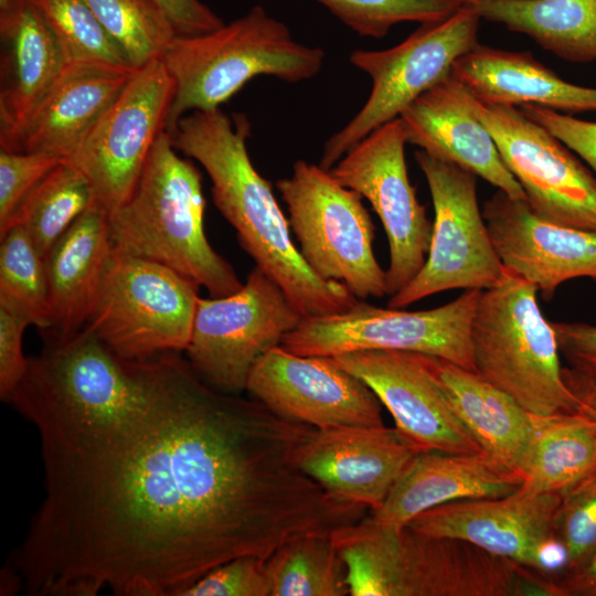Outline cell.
<instances>
[{"mask_svg": "<svg viewBox=\"0 0 596 596\" xmlns=\"http://www.w3.org/2000/svg\"><path fill=\"white\" fill-rule=\"evenodd\" d=\"M157 356L147 405L94 427H35L44 498L6 568L32 596H182L212 568L353 524L295 464L315 428Z\"/></svg>", "mask_w": 596, "mask_h": 596, "instance_id": "6da1fadb", "label": "cell"}, {"mask_svg": "<svg viewBox=\"0 0 596 596\" xmlns=\"http://www.w3.org/2000/svg\"><path fill=\"white\" fill-rule=\"evenodd\" d=\"M249 128L243 114L230 117L216 108L185 114L167 132L178 151L207 172L213 202L235 228L241 246L304 318L349 310L360 299L343 284L319 277L295 245L272 183L249 159Z\"/></svg>", "mask_w": 596, "mask_h": 596, "instance_id": "7a4b0ae2", "label": "cell"}, {"mask_svg": "<svg viewBox=\"0 0 596 596\" xmlns=\"http://www.w3.org/2000/svg\"><path fill=\"white\" fill-rule=\"evenodd\" d=\"M351 596H549L545 576L459 539L362 520L331 533Z\"/></svg>", "mask_w": 596, "mask_h": 596, "instance_id": "3957f363", "label": "cell"}, {"mask_svg": "<svg viewBox=\"0 0 596 596\" xmlns=\"http://www.w3.org/2000/svg\"><path fill=\"white\" fill-rule=\"evenodd\" d=\"M177 151L171 136L162 131L132 194L108 213L113 253L167 266L211 297L228 296L243 283L210 245L202 175Z\"/></svg>", "mask_w": 596, "mask_h": 596, "instance_id": "277c9868", "label": "cell"}, {"mask_svg": "<svg viewBox=\"0 0 596 596\" xmlns=\"http://www.w3.org/2000/svg\"><path fill=\"white\" fill-rule=\"evenodd\" d=\"M157 371V355L123 359L83 328L67 338L47 339L44 350L29 358L8 402L35 427L110 425L147 405Z\"/></svg>", "mask_w": 596, "mask_h": 596, "instance_id": "5b68a950", "label": "cell"}, {"mask_svg": "<svg viewBox=\"0 0 596 596\" xmlns=\"http://www.w3.org/2000/svg\"><path fill=\"white\" fill-rule=\"evenodd\" d=\"M324 58L323 49L297 42L258 4L214 31L175 36L161 57L175 84L166 131L187 111L220 108L256 76L288 83L312 78Z\"/></svg>", "mask_w": 596, "mask_h": 596, "instance_id": "8992f818", "label": "cell"}, {"mask_svg": "<svg viewBox=\"0 0 596 596\" xmlns=\"http://www.w3.org/2000/svg\"><path fill=\"white\" fill-rule=\"evenodd\" d=\"M534 285L503 266L481 290L471 322L475 372L534 415L581 411L563 377L555 330Z\"/></svg>", "mask_w": 596, "mask_h": 596, "instance_id": "52a82bcc", "label": "cell"}, {"mask_svg": "<svg viewBox=\"0 0 596 596\" xmlns=\"http://www.w3.org/2000/svg\"><path fill=\"white\" fill-rule=\"evenodd\" d=\"M276 187L299 251L319 277L343 284L360 300L387 295L386 270L373 252L374 224L361 194L304 160Z\"/></svg>", "mask_w": 596, "mask_h": 596, "instance_id": "ba28073f", "label": "cell"}, {"mask_svg": "<svg viewBox=\"0 0 596 596\" xmlns=\"http://www.w3.org/2000/svg\"><path fill=\"white\" fill-rule=\"evenodd\" d=\"M480 20L460 7L445 19L421 24L393 47L352 51L349 60L370 76L371 93L352 119L324 142L319 166L330 170L369 134L398 118L423 93L448 77L454 63L479 44Z\"/></svg>", "mask_w": 596, "mask_h": 596, "instance_id": "9c48e42d", "label": "cell"}, {"mask_svg": "<svg viewBox=\"0 0 596 596\" xmlns=\"http://www.w3.org/2000/svg\"><path fill=\"white\" fill-rule=\"evenodd\" d=\"M198 288L167 266L111 252L84 328L126 360L185 351Z\"/></svg>", "mask_w": 596, "mask_h": 596, "instance_id": "30bf717a", "label": "cell"}, {"mask_svg": "<svg viewBox=\"0 0 596 596\" xmlns=\"http://www.w3.org/2000/svg\"><path fill=\"white\" fill-rule=\"evenodd\" d=\"M480 292L468 289L451 302L421 311L359 300L344 312L302 318L280 345L296 354L319 356L364 350L408 351L475 372L470 330Z\"/></svg>", "mask_w": 596, "mask_h": 596, "instance_id": "8fae6325", "label": "cell"}, {"mask_svg": "<svg viewBox=\"0 0 596 596\" xmlns=\"http://www.w3.org/2000/svg\"><path fill=\"white\" fill-rule=\"evenodd\" d=\"M302 318L281 287L255 266L234 294L199 296L187 360L209 385L240 395L255 362Z\"/></svg>", "mask_w": 596, "mask_h": 596, "instance_id": "7c38bea8", "label": "cell"}, {"mask_svg": "<svg viewBox=\"0 0 596 596\" xmlns=\"http://www.w3.org/2000/svg\"><path fill=\"white\" fill-rule=\"evenodd\" d=\"M433 200L435 217L426 260L416 276L392 295L389 307L403 308L451 289H487L503 265L478 205L476 175L424 150L415 153Z\"/></svg>", "mask_w": 596, "mask_h": 596, "instance_id": "4fadbf2b", "label": "cell"}, {"mask_svg": "<svg viewBox=\"0 0 596 596\" xmlns=\"http://www.w3.org/2000/svg\"><path fill=\"white\" fill-rule=\"evenodd\" d=\"M175 84L161 58L136 68L77 151L67 160L88 179L108 213L132 194L147 159L166 130Z\"/></svg>", "mask_w": 596, "mask_h": 596, "instance_id": "5bb4252c", "label": "cell"}, {"mask_svg": "<svg viewBox=\"0 0 596 596\" xmlns=\"http://www.w3.org/2000/svg\"><path fill=\"white\" fill-rule=\"evenodd\" d=\"M470 104L530 209L547 221L596 231V178L568 148L519 107L482 103L471 95Z\"/></svg>", "mask_w": 596, "mask_h": 596, "instance_id": "9a60e30c", "label": "cell"}, {"mask_svg": "<svg viewBox=\"0 0 596 596\" xmlns=\"http://www.w3.org/2000/svg\"><path fill=\"white\" fill-rule=\"evenodd\" d=\"M405 143L401 119L395 118L369 134L330 169L342 185L368 199L383 224L390 245L386 283L391 296L423 267L433 230L408 179Z\"/></svg>", "mask_w": 596, "mask_h": 596, "instance_id": "2e32d148", "label": "cell"}, {"mask_svg": "<svg viewBox=\"0 0 596 596\" xmlns=\"http://www.w3.org/2000/svg\"><path fill=\"white\" fill-rule=\"evenodd\" d=\"M246 391L278 417L317 429L384 425L375 393L331 356L277 345L255 362Z\"/></svg>", "mask_w": 596, "mask_h": 596, "instance_id": "e0dca14e", "label": "cell"}, {"mask_svg": "<svg viewBox=\"0 0 596 596\" xmlns=\"http://www.w3.org/2000/svg\"><path fill=\"white\" fill-rule=\"evenodd\" d=\"M331 358L369 385L395 427L424 450L482 451L422 353L364 350Z\"/></svg>", "mask_w": 596, "mask_h": 596, "instance_id": "ac0fdd59", "label": "cell"}, {"mask_svg": "<svg viewBox=\"0 0 596 596\" xmlns=\"http://www.w3.org/2000/svg\"><path fill=\"white\" fill-rule=\"evenodd\" d=\"M423 450L397 427L313 428L296 448L294 460L332 497L372 512Z\"/></svg>", "mask_w": 596, "mask_h": 596, "instance_id": "d6986e66", "label": "cell"}, {"mask_svg": "<svg viewBox=\"0 0 596 596\" xmlns=\"http://www.w3.org/2000/svg\"><path fill=\"white\" fill-rule=\"evenodd\" d=\"M482 215L502 265L534 285L545 299L567 280H596V231L547 221L525 200L501 190L485 202Z\"/></svg>", "mask_w": 596, "mask_h": 596, "instance_id": "ffe728a7", "label": "cell"}, {"mask_svg": "<svg viewBox=\"0 0 596 596\" xmlns=\"http://www.w3.org/2000/svg\"><path fill=\"white\" fill-rule=\"evenodd\" d=\"M561 499L557 493H532L519 488L503 497L436 505L407 525L427 535L469 542L536 572V547L553 533Z\"/></svg>", "mask_w": 596, "mask_h": 596, "instance_id": "44dd1931", "label": "cell"}, {"mask_svg": "<svg viewBox=\"0 0 596 596\" xmlns=\"http://www.w3.org/2000/svg\"><path fill=\"white\" fill-rule=\"evenodd\" d=\"M136 68L102 61L68 63L0 149L71 158L120 95Z\"/></svg>", "mask_w": 596, "mask_h": 596, "instance_id": "7402d4cb", "label": "cell"}, {"mask_svg": "<svg viewBox=\"0 0 596 596\" xmlns=\"http://www.w3.org/2000/svg\"><path fill=\"white\" fill-rule=\"evenodd\" d=\"M398 118L406 142L479 175L510 198L526 201L493 138L476 116L469 92L451 75L423 93Z\"/></svg>", "mask_w": 596, "mask_h": 596, "instance_id": "603a6c76", "label": "cell"}, {"mask_svg": "<svg viewBox=\"0 0 596 596\" xmlns=\"http://www.w3.org/2000/svg\"><path fill=\"white\" fill-rule=\"evenodd\" d=\"M521 485L518 471L485 451L423 450L407 465L370 518L403 526L436 505L460 499L503 497L515 492Z\"/></svg>", "mask_w": 596, "mask_h": 596, "instance_id": "cb8c5ba5", "label": "cell"}, {"mask_svg": "<svg viewBox=\"0 0 596 596\" xmlns=\"http://www.w3.org/2000/svg\"><path fill=\"white\" fill-rule=\"evenodd\" d=\"M0 143L49 93L67 61L53 31L29 0L0 8Z\"/></svg>", "mask_w": 596, "mask_h": 596, "instance_id": "d4e9b609", "label": "cell"}, {"mask_svg": "<svg viewBox=\"0 0 596 596\" xmlns=\"http://www.w3.org/2000/svg\"><path fill=\"white\" fill-rule=\"evenodd\" d=\"M111 252L108 211L97 202L71 225L44 257L47 339L67 338L85 327Z\"/></svg>", "mask_w": 596, "mask_h": 596, "instance_id": "484cf974", "label": "cell"}, {"mask_svg": "<svg viewBox=\"0 0 596 596\" xmlns=\"http://www.w3.org/2000/svg\"><path fill=\"white\" fill-rule=\"evenodd\" d=\"M450 75L482 103L514 107L532 104L566 115L596 113V88L562 79L528 51L479 43L454 63Z\"/></svg>", "mask_w": 596, "mask_h": 596, "instance_id": "4316f807", "label": "cell"}, {"mask_svg": "<svg viewBox=\"0 0 596 596\" xmlns=\"http://www.w3.org/2000/svg\"><path fill=\"white\" fill-rule=\"evenodd\" d=\"M423 358L482 451L518 471L532 436V414L476 372L433 355Z\"/></svg>", "mask_w": 596, "mask_h": 596, "instance_id": "83f0119b", "label": "cell"}, {"mask_svg": "<svg viewBox=\"0 0 596 596\" xmlns=\"http://www.w3.org/2000/svg\"><path fill=\"white\" fill-rule=\"evenodd\" d=\"M532 436L518 472L520 489L565 492L596 475V419L582 413L532 414Z\"/></svg>", "mask_w": 596, "mask_h": 596, "instance_id": "f1b7e54d", "label": "cell"}, {"mask_svg": "<svg viewBox=\"0 0 596 596\" xmlns=\"http://www.w3.org/2000/svg\"><path fill=\"white\" fill-rule=\"evenodd\" d=\"M480 19L530 36L571 62L596 60V0H460Z\"/></svg>", "mask_w": 596, "mask_h": 596, "instance_id": "f546056e", "label": "cell"}, {"mask_svg": "<svg viewBox=\"0 0 596 596\" xmlns=\"http://www.w3.org/2000/svg\"><path fill=\"white\" fill-rule=\"evenodd\" d=\"M95 203L96 195L86 175L64 159L24 196L0 235L11 225H19L45 257L57 240Z\"/></svg>", "mask_w": 596, "mask_h": 596, "instance_id": "4dcf8cb0", "label": "cell"}, {"mask_svg": "<svg viewBox=\"0 0 596 596\" xmlns=\"http://www.w3.org/2000/svg\"><path fill=\"white\" fill-rule=\"evenodd\" d=\"M272 596L350 595L347 567L331 534L291 540L267 557Z\"/></svg>", "mask_w": 596, "mask_h": 596, "instance_id": "1f68e13d", "label": "cell"}, {"mask_svg": "<svg viewBox=\"0 0 596 596\" xmlns=\"http://www.w3.org/2000/svg\"><path fill=\"white\" fill-rule=\"evenodd\" d=\"M0 236V308L45 331L49 302L44 257L19 225H11Z\"/></svg>", "mask_w": 596, "mask_h": 596, "instance_id": "d6a6232c", "label": "cell"}, {"mask_svg": "<svg viewBox=\"0 0 596 596\" xmlns=\"http://www.w3.org/2000/svg\"><path fill=\"white\" fill-rule=\"evenodd\" d=\"M131 67L161 58L177 35L155 0H84Z\"/></svg>", "mask_w": 596, "mask_h": 596, "instance_id": "836d02e7", "label": "cell"}, {"mask_svg": "<svg viewBox=\"0 0 596 596\" xmlns=\"http://www.w3.org/2000/svg\"><path fill=\"white\" fill-rule=\"evenodd\" d=\"M56 36L68 63L102 61L130 66L84 0H29ZM134 68V67H132Z\"/></svg>", "mask_w": 596, "mask_h": 596, "instance_id": "e575fe53", "label": "cell"}, {"mask_svg": "<svg viewBox=\"0 0 596 596\" xmlns=\"http://www.w3.org/2000/svg\"><path fill=\"white\" fill-rule=\"evenodd\" d=\"M361 36L380 39L403 22L421 24L447 18L460 0H316Z\"/></svg>", "mask_w": 596, "mask_h": 596, "instance_id": "d590c367", "label": "cell"}, {"mask_svg": "<svg viewBox=\"0 0 596 596\" xmlns=\"http://www.w3.org/2000/svg\"><path fill=\"white\" fill-rule=\"evenodd\" d=\"M554 533L568 551L570 564L566 571L576 567L596 550V475L562 496L555 515Z\"/></svg>", "mask_w": 596, "mask_h": 596, "instance_id": "8d00e7d4", "label": "cell"}, {"mask_svg": "<svg viewBox=\"0 0 596 596\" xmlns=\"http://www.w3.org/2000/svg\"><path fill=\"white\" fill-rule=\"evenodd\" d=\"M266 561L255 555L230 560L209 571L182 596H272Z\"/></svg>", "mask_w": 596, "mask_h": 596, "instance_id": "74e56055", "label": "cell"}, {"mask_svg": "<svg viewBox=\"0 0 596 596\" xmlns=\"http://www.w3.org/2000/svg\"><path fill=\"white\" fill-rule=\"evenodd\" d=\"M64 159L0 149V232L24 196Z\"/></svg>", "mask_w": 596, "mask_h": 596, "instance_id": "f35d334b", "label": "cell"}, {"mask_svg": "<svg viewBox=\"0 0 596 596\" xmlns=\"http://www.w3.org/2000/svg\"><path fill=\"white\" fill-rule=\"evenodd\" d=\"M519 108L526 117L546 128L568 149L577 153L596 172V123L532 104Z\"/></svg>", "mask_w": 596, "mask_h": 596, "instance_id": "ab89813d", "label": "cell"}, {"mask_svg": "<svg viewBox=\"0 0 596 596\" xmlns=\"http://www.w3.org/2000/svg\"><path fill=\"white\" fill-rule=\"evenodd\" d=\"M29 323L0 308V397L8 402L23 379L29 358L22 349V340Z\"/></svg>", "mask_w": 596, "mask_h": 596, "instance_id": "60d3db41", "label": "cell"}, {"mask_svg": "<svg viewBox=\"0 0 596 596\" xmlns=\"http://www.w3.org/2000/svg\"><path fill=\"white\" fill-rule=\"evenodd\" d=\"M560 353L567 366L596 379V326L585 322H552Z\"/></svg>", "mask_w": 596, "mask_h": 596, "instance_id": "b9f144b4", "label": "cell"}, {"mask_svg": "<svg viewBox=\"0 0 596 596\" xmlns=\"http://www.w3.org/2000/svg\"><path fill=\"white\" fill-rule=\"evenodd\" d=\"M163 10L178 36L199 35L225 22L200 0H155Z\"/></svg>", "mask_w": 596, "mask_h": 596, "instance_id": "7bdbcfd3", "label": "cell"}, {"mask_svg": "<svg viewBox=\"0 0 596 596\" xmlns=\"http://www.w3.org/2000/svg\"><path fill=\"white\" fill-rule=\"evenodd\" d=\"M552 581L555 596H596V550L576 567Z\"/></svg>", "mask_w": 596, "mask_h": 596, "instance_id": "ee69618b", "label": "cell"}, {"mask_svg": "<svg viewBox=\"0 0 596 596\" xmlns=\"http://www.w3.org/2000/svg\"><path fill=\"white\" fill-rule=\"evenodd\" d=\"M570 564L565 543L554 533L544 539L536 547L535 571L554 578L563 574Z\"/></svg>", "mask_w": 596, "mask_h": 596, "instance_id": "f6af8a7d", "label": "cell"}, {"mask_svg": "<svg viewBox=\"0 0 596 596\" xmlns=\"http://www.w3.org/2000/svg\"><path fill=\"white\" fill-rule=\"evenodd\" d=\"M563 377L581 405L579 412L596 419V379L584 375L570 366H563Z\"/></svg>", "mask_w": 596, "mask_h": 596, "instance_id": "bcb514c9", "label": "cell"}, {"mask_svg": "<svg viewBox=\"0 0 596 596\" xmlns=\"http://www.w3.org/2000/svg\"><path fill=\"white\" fill-rule=\"evenodd\" d=\"M9 0H0V8L6 6V3L8 2Z\"/></svg>", "mask_w": 596, "mask_h": 596, "instance_id": "7dc6e473", "label": "cell"}]
</instances>
